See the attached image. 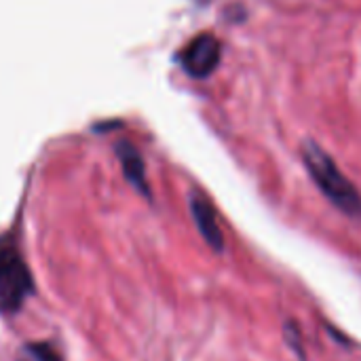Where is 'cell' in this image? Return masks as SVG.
<instances>
[{"mask_svg": "<svg viewBox=\"0 0 361 361\" xmlns=\"http://www.w3.org/2000/svg\"><path fill=\"white\" fill-rule=\"evenodd\" d=\"M302 161L317 188L349 218H361V195L355 184L338 169L334 159L315 142H305Z\"/></svg>", "mask_w": 361, "mask_h": 361, "instance_id": "1", "label": "cell"}, {"mask_svg": "<svg viewBox=\"0 0 361 361\" xmlns=\"http://www.w3.org/2000/svg\"><path fill=\"white\" fill-rule=\"evenodd\" d=\"M34 292L32 273L11 237H0V313H15Z\"/></svg>", "mask_w": 361, "mask_h": 361, "instance_id": "2", "label": "cell"}, {"mask_svg": "<svg viewBox=\"0 0 361 361\" xmlns=\"http://www.w3.org/2000/svg\"><path fill=\"white\" fill-rule=\"evenodd\" d=\"M222 57V44L214 34H199L197 38H192L182 53L178 55L180 66L184 68L186 74L195 76V78H205L209 76Z\"/></svg>", "mask_w": 361, "mask_h": 361, "instance_id": "3", "label": "cell"}, {"mask_svg": "<svg viewBox=\"0 0 361 361\" xmlns=\"http://www.w3.org/2000/svg\"><path fill=\"white\" fill-rule=\"evenodd\" d=\"M190 214H192V220L201 233V237L205 239V243L214 250V252H224V235L220 231V224H218V216H216V209L214 205L199 192H195L190 197Z\"/></svg>", "mask_w": 361, "mask_h": 361, "instance_id": "4", "label": "cell"}, {"mask_svg": "<svg viewBox=\"0 0 361 361\" xmlns=\"http://www.w3.org/2000/svg\"><path fill=\"white\" fill-rule=\"evenodd\" d=\"M116 152H118V159L123 163V171H125V178L146 197L150 199V188H148V180H146V169H144V161L137 152L135 146H131L129 142H121L116 146Z\"/></svg>", "mask_w": 361, "mask_h": 361, "instance_id": "5", "label": "cell"}, {"mask_svg": "<svg viewBox=\"0 0 361 361\" xmlns=\"http://www.w3.org/2000/svg\"><path fill=\"white\" fill-rule=\"evenodd\" d=\"M17 361H63V357L51 343H25L17 353Z\"/></svg>", "mask_w": 361, "mask_h": 361, "instance_id": "6", "label": "cell"}, {"mask_svg": "<svg viewBox=\"0 0 361 361\" xmlns=\"http://www.w3.org/2000/svg\"><path fill=\"white\" fill-rule=\"evenodd\" d=\"M283 338H286L288 347L296 353L298 360L307 361L305 349H302V330H300L298 322H294V319L286 322V326H283Z\"/></svg>", "mask_w": 361, "mask_h": 361, "instance_id": "7", "label": "cell"}]
</instances>
